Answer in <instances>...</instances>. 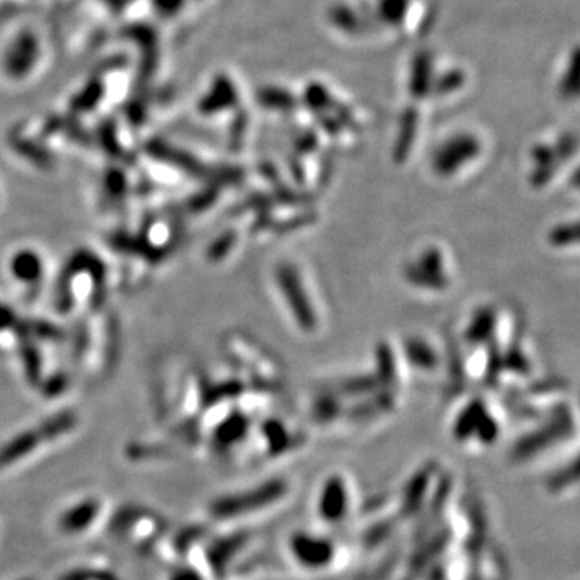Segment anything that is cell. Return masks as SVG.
<instances>
[{"mask_svg":"<svg viewBox=\"0 0 580 580\" xmlns=\"http://www.w3.org/2000/svg\"><path fill=\"white\" fill-rule=\"evenodd\" d=\"M284 495L283 482H265L244 492L216 496L206 506V517L215 524H239L268 510Z\"/></svg>","mask_w":580,"mask_h":580,"instance_id":"cell-1","label":"cell"},{"mask_svg":"<svg viewBox=\"0 0 580 580\" xmlns=\"http://www.w3.org/2000/svg\"><path fill=\"white\" fill-rule=\"evenodd\" d=\"M110 532L123 544L135 550H152L166 534V521L155 511L144 506H123L108 521Z\"/></svg>","mask_w":580,"mask_h":580,"instance_id":"cell-2","label":"cell"},{"mask_svg":"<svg viewBox=\"0 0 580 580\" xmlns=\"http://www.w3.org/2000/svg\"><path fill=\"white\" fill-rule=\"evenodd\" d=\"M287 552L295 566L312 573L333 569L337 561V545L333 538L316 532H294L287 542Z\"/></svg>","mask_w":580,"mask_h":580,"instance_id":"cell-3","label":"cell"},{"mask_svg":"<svg viewBox=\"0 0 580 580\" xmlns=\"http://www.w3.org/2000/svg\"><path fill=\"white\" fill-rule=\"evenodd\" d=\"M105 500L100 496H83L58 511L55 527L62 537L83 538L91 535L105 521Z\"/></svg>","mask_w":580,"mask_h":580,"instance_id":"cell-4","label":"cell"},{"mask_svg":"<svg viewBox=\"0 0 580 580\" xmlns=\"http://www.w3.org/2000/svg\"><path fill=\"white\" fill-rule=\"evenodd\" d=\"M315 511L325 525H337L347 521L352 513V492L342 475H331L321 485Z\"/></svg>","mask_w":580,"mask_h":580,"instance_id":"cell-5","label":"cell"},{"mask_svg":"<svg viewBox=\"0 0 580 580\" xmlns=\"http://www.w3.org/2000/svg\"><path fill=\"white\" fill-rule=\"evenodd\" d=\"M276 277L277 285L283 292V295H285L290 312L294 315V318L297 319L298 325L304 331H313L318 325V318L312 302L308 300V294L305 290L304 283L298 276L297 271L289 265H283L277 269Z\"/></svg>","mask_w":580,"mask_h":580,"instance_id":"cell-6","label":"cell"},{"mask_svg":"<svg viewBox=\"0 0 580 580\" xmlns=\"http://www.w3.org/2000/svg\"><path fill=\"white\" fill-rule=\"evenodd\" d=\"M62 580H118L112 573L102 569H76L62 577Z\"/></svg>","mask_w":580,"mask_h":580,"instance_id":"cell-7","label":"cell"}]
</instances>
